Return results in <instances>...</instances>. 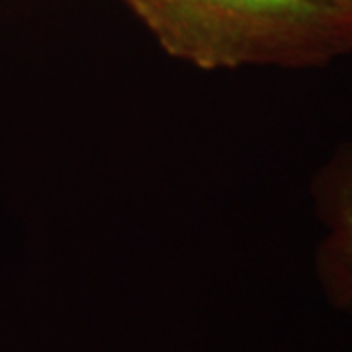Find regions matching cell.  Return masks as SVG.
Wrapping results in <instances>:
<instances>
[{
  "mask_svg": "<svg viewBox=\"0 0 352 352\" xmlns=\"http://www.w3.org/2000/svg\"><path fill=\"white\" fill-rule=\"evenodd\" d=\"M168 55L198 69L323 67L352 22L314 0H122Z\"/></svg>",
  "mask_w": 352,
  "mask_h": 352,
  "instance_id": "cell-1",
  "label": "cell"
},
{
  "mask_svg": "<svg viewBox=\"0 0 352 352\" xmlns=\"http://www.w3.org/2000/svg\"><path fill=\"white\" fill-rule=\"evenodd\" d=\"M314 2L325 6L329 10H333V12L340 14V16H344L346 20L352 22V0H314Z\"/></svg>",
  "mask_w": 352,
  "mask_h": 352,
  "instance_id": "cell-3",
  "label": "cell"
},
{
  "mask_svg": "<svg viewBox=\"0 0 352 352\" xmlns=\"http://www.w3.org/2000/svg\"><path fill=\"white\" fill-rule=\"evenodd\" d=\"M315 196L329 229L317 254L319 280L331 302L352 309V145L323 168Z\"/></svg>",
  "mask_w": 352,
  "mask_h": 352,
  "instance_id": "cell-2",
  "label": "cell"
}]
</instances>
